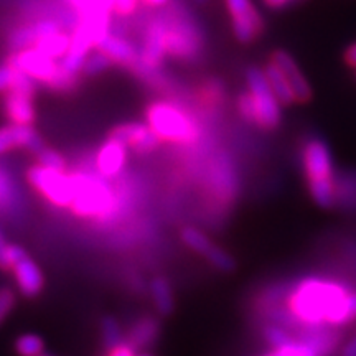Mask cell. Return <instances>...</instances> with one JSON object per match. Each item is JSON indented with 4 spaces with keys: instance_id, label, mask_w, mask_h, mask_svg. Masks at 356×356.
Instances as JSON below:
<instances>
[{
    "instance_id": "cell-1",
    "label": "cell",
    "mask_w": 356,
    "mask_h": 356,
    "mask_svg": "<svg viewBox=\"0 0 356 356\" xmlns=\"http://www.w3.org/2000/svg\"><path fill=\"white\" fill-rule=\"evenodd\" d=\"M289 307L293 317L310 327L346 325L356 320V292L335 280L310 277L293 289Z\"/></svg>"
},
{
    "instance_id": "cell-2",
    "label": "cell",
    "mask_w": 356,
    "mask_h": 356,
    "mask_svg": "<svg viewBox=\"0 0 356 356\" xmlns=\"http://www.w3.org/2000/svg\"><path fill=\"white\" fill-rule=\"evenodd\" d=\"M304 165L307 178L310 184V193L315 203L328 208L335 198V185H333L332 157L328 147L322 140H310L304 150Z\"/></svg>"
},
{
    "instance_id": "cell-3",
    "label": "cell",
    "mask_w": 356,
    "mask_h": 356,
    "mask_svg": "<svg viewBox=\"0 0 356 356\" xmlns=\"http://www.w3.org/2000/svg\"><path fill=\"white\" fill-rule=\"evenodd\" d=\"M71 208L76 215L106 218L113 211L114 197L102 181L89 175H74Z\"/></svg>"
},
{
    "instance_id": "cell-4",
    "label": "cell",
    "mask_w": 356,
    "mask_h": 356,
    "mask_svg": "<svg viewBox=\"0 0 356 356\" xmlns=\"http://www.w3.org/2000/svg\"><path fill=\"white\" fill-rule=\"evenodd\" d=\"M248 91L251 92L256 109V124L264 129H274L280 124V102L275 97L264 70H248Z\"/></svg>"
},
{
    "instance_id": "cell-5",
    "label": "cell",
    "mask_w": 356,
    "mask_h": 356,
    "mask_svg": "<svg viewBox=\"0 0 356 356\" xmlns=\"http://www.w3.org/2000/svg\"><path fill=\"white\" fill-rule=\"evenodd\" d=\"M149 126L160 139L173 142H193L197 137L193 124L180 111L165 102H159L149 109Z\"/></svg>"
},
{
    "instance_id": "cell-6",
    "label": "cell",
    "mask_w": 356,
    "mask_h": 356,
    "mask_svg": "<svg viewBox=\"0 0 356 356\" xmlns=\"http://www.w3.org/2000/svg\"><path fill=\"white\" fill-rule=\"evenodd\" d=\"M29 181L48 202L56 207H71L73 202V180L60 170H51L38 165L29 170Z\"/></svg>"
},
{
    "instance_id": "cell-7",
    "label": "cell",
    "mask_w": 356,
    "mask_h": 356,
    "mask_svg": "<svg viewBox=\"0 0 356 356\" xmlns=\"http://www.w3.org/2000/svg\"><path fill=\"white\" fill-rule=\"evenodd\" d=\"M226 6L233 17L236 38L241 43H251L264 26L259 12L252 6L251 0H226Z\"/></svg>"
},
{
    "instance_id": "cell-8",
    "label": "cell",
    "mask_w": 356,
    "mask_h": 356,
    "mask_svg": "<svg viewBox=\"0 0 356 356\" xmlns=\"http://www.w3.org/2000/svg\"><path fill=\"white\" fill-rule=\"evenodd\" d=\"M10 66L24 71V73L32 76L35 81H42L50 84L51 78L55 76L58 65L53 61V58L44 55L37 48H26L17 53L10 60Z\"/></svg>"
},
{
    "instance_id": "cell-9",
    "label": "cell",
    "mask_w": 356,
    "mask_h": 356,
    "mask_svg": "<svg viewBox=\"0 0 356 356\" xmlns=\"http://www.w3.org/2000/svg\"><path fill=\"white\" fill-rule=\"evenodd\" d=\"M181 239H184L185 244L197 251L198 254H202L204 259L213 267H216L218 270H222V273H229V270L234 269V261L228 252L222 251L221 248H218L216 244H213L210 239L207 238V234H203L202 231L197 228H185L181 231Z\"/></svg>"
},
{
    "instance_id": "cell-10",
    "label": "cell",
    "mask_w": 356,
    "mask_h": 356,
    "mask_svg": "<svg viewBox=\"0 0 356 356\" xmlns=\"http://www.w3.org/2000/svg\"><path fill=\"white\" fill-rule=\"evenodd\" d=\"M111 139L121 142L140 154L152 152L160 144V137L154 132V129L139 122L122 124V126L115 127L111 134Z\"/></svg>"
},
{
    "instance_id": "cell-11",
    "label": "cell",
    "mask_w": 356,
    "mask_h": 356,
    "mask_svg": "<svg viewBox=\"0 0 356 356\" xmlns=\"http://www.w3.org/2000/svg\"><path fill=\"white\" fill-rule=\"evenodd\" d=\"M17 147H25V149L38 154L43 149V142L35 132V129L26 124L12 122L8 126L0 127V154H6Z\"/></svg>"
},
{
    "instance_id": "cell-12",
    "label": "cell",
    "mask_w": 356,
    "mask_h": 356,
    "mask_svg": "<svg viewBox=\"0 0 356 356\" xmlns=\"http://www.w3.org/2000/svg\"><path fill=\"white\" fill-rule=\"evenodd\" d=\"M270 61H273L275 66H279L280 71L286 74L287 81L292 88V92H293V97H296V101L297 102L310 101L312 88H310V84L307 83L304 74L300 73V70H299V66H297L296 60H293V58L289 55L287 51L277 50V51L273 53V58H270Z\"/></svg>"
},
{
    "instance_id": "cell-13",
    "label": "cell",
    "mask_w": 356,
    "mask_h": 356,
    "mask_svg": "<svg viewBox=\"0 0 356 356\" xmlns=\"http://www.w3.org/2000/svg\"><path fill=\"white\" fill-rule=\"evenodd\" d=\"M13 275H15L17 286L25 297H35L42 292L43 289V274L40 267L30 259L29 256L17 262L12 267Z\"/></svg>"
},
{
    "instance_id": "cell-14",
    "label": "cell",
    "mask_w": 356,
    "mask_h": 356,
    "mask_svg": "<svg viewBox=\"0 0 356 356\" xmlns=\"http://www.w3.org/2000/svg\"><path fill=\"white\" fill-rule=\"evenodd\" d=\"M127 147L121 142L109 139L104 145L101 147L99 154H97L96 165L101 175L114 177L122 170L124 163H126Z\"/></svg>"
},
{
    "instance_id": "cell-15",
    "label": "cell",
    "mask_w": 356,
    "mask_h": 356,
    "mask_svg": "<svg viewBox=\"0 0 356 356\" xmlns=\"http://www.w3.org/2000/svg\"><path fill=\"white\" fill-rule=\"evenodd\" d=\"M6 114L13 124L32 126V122L35 121V108L32 104V97L8 91L6 97Z\"/></svg>"
},
{
    "instance_id": "cell-16",
    "label": "cell",
    "mask_w": 356,
    "mask_h": 356,
    "mask_svg": "<svg viewBox=\"0 0 356 356\" xmlns=\"http://www.w3.org/2000/svg\"><path fill=\"white\" fill-rule=\"evenodd\" d=\"M97 50L104 51L111 60L121 65H131L136 60V50L126 40H121L113 35H102L96 42Z\"/></svg>"
},
{
    "instance_id": "cell-17",
    "label": "cell",
    "mask_w": 356,
    "mask_h": 356,
    "mask_svg": "<svg viewBox=\"0 0 356 356\" xmlns=\"http://www.w3.org/2000/svg\"><path fill=\"white\" fill-rule=\"evenodd\" d=\"M167 51V33L160 26H154L147 33V43L144 48L142 60L147 66H157L162 60L163 53Z\"/></svg>"
},
{
    "instance_id": "cell-18",
    "label": "cell",
    "mask_w": 356,
    "mask_h": 356,
    "mask_svg": "<svg viewBox=\"0 0 356 356\" xmlns=\"http://www.w3.org/2000/svg\"><path fill=\"white\" fill-rule=\"evenodd\" d=\"M264 73L267 76V81H269L270 88H273L274 95L279 99L280 104H282V106L292 104V102L296 101V97H293L292 88L287 81L286 74L280 71L279 66H275L273 61H270V63L264 68Z\"/></svg>"
},
{
    "instance_id": "cell-19",
    "label": "cell",
    "mask_w": 356,
    "mask_h": 356,
    "mask_svg": "<svg viewBox=\"0 0 356 356\" xmlns=\"http://www.w3.org/2000/svg\"><path fill=\"white\" fill-rule=\"evenodd\" d=\"M327 343L310 338V340H292L291 343L284 345L282 348L275 350L277 356H322Z\"/></svg>"
},
{
    "instance_id": "cell-20",
    "label": "cell",
    "mask_w": 356,
    "mask_h": 356,
    "mask_svg": "<svg viewBox=\"0 0 356 356\" xmlns=\"http://www.w3.org/2000/svg\"><path fill=\"white\" fill-rule=\"evenodd\" d=\"M150 296L155 304V309L160 315H170L173 312V296L170 284L163 277H154L150 282Z\"/></svg>"
},
{
    "instance_id": "cell-21",
    "label": "cell",
    "mask_w": 356,
    "mask_h": 356,
    "mask_svg": "<svg viewBox=\"0 0 356 356\" xmlns=\"http://www.w3.org/2000/svg\"><path fill=\"white\" fill-rule=\"evenodd\" d=\"M70 44H71V38L66 37V35H63L61 32H58L55 35H51V37L40 40V42L35 44V48L50 58H58L68 53Z\"/></svg>"
},
{
    "instance_id": "cell-22",
    "label": "cell",
    "mask_w": 356,
    "mask_h": 356,
    "mask_svg": "<svg viewBox=\"0 0 356 356\" xmlns=\"http://www.w3.org/2000/svg\"><path fill=\"white\" fill-rule=\"evenodd\" d=\"M24 257H26L25 249L17 244H8L6 236L0 231V269H12Z\"/></svg>"
},
{
    "instance_id": "cell-23",
    "label": "cell",
    "mask_w": 356,
    "mask_h": 356,
    "mask_svg": "<svg viewBox=\"0 0 356 356\" xmlns=\"http://www.w3.org/2000/svg\"><path fill=\"white\" fill-rule=\"evenodd\" d=\"M43 348V340L33 333H25L15 341V350L20 356H42Z\"/></svg>"
},
{
    "instance_id": "cell-24",
    "label": "cell",
    "mask_w": 356,
    "mask_h": 356,
    "mask_svg": "<svg viewBox=\"0 0 356 356\" xmlns=\"http://www.w3.org/2000/svg\"><path fill=\"white\" fill-rule=\"evenodd\" d=\"M38 42V35H37V29L33 26H24V29L15 30L10 37V48L13 51H22L26 50V48L35 47Z\"/></svg>"
},
{
    "instance_id": "cell-25",
    "label": "cell",
    "mask_w": 356,
    "mask_h": 356,
    "mask_svg": "<svg viewBox=\"0 0 356 356\" xmlns=\"http://www.w3.org/2000/svg\"><path fill=\"white\" fill-rule=\"evenodd\" d=\"M111 63H113V60H111L104 51L97 50L95 53H91V55H88L83 66V73L88 74V76H96V74L108 70Z\"/></svg>"
},
{
    "instance_id": "cell-26",
    "label": "cell",
    "mask_w": 356,
    "mask_h": 356,
    "mask_svg": "<svg viewBox=\"0 0 356 356\" xmlns=\"http://www.w3.org/2000/svg\"><path fill=\"white\" fill-rule=\"evenodd\" d=\"M102 340H104V345L108 348L113 350L114 346L121 345V327L115 322L113 317H106L102 320Z\"/></svg>"
},
{
    "instance_id": "cell-27",
    "label": "cell",
    "mask_w": 356,
    "mask_h": 356,
    "mask_svg": "<svg viewBox=\"0 0 356 356\" xmlns=\"http://www.w3.org/2000/svg\"><path fill=\"white\" fill-rule=\"evenodd\" d=\"M38 155V163L44 168H51V170H60L63 172L66 167V162L63 159V155L58 154L56 150L51 149H42Z\"/></svg>"
},
{
    "instance_id": "cell-28",
    "label": "cell",
    "mask_w": 356,
    "mask_h": 356,
    "mask_svg": "<svg viewBox=\"0 0 356 356\" xmlns=\"http://www.w3.org/2000/svg\"><path fill=\"white\" fill-rule=\"evenodd\" d=\"M13 92H19V95L33 97L35 95V79L29 74L24 73V71L15 68V79H13L12 89Z\"/></svg>"
},
{
    "instance_id": "cell-29",
    "label": "cell",
    "mask_w": 356,
    "mask_h": 356,
    "mask_svg": "<svg viewBox=\"0 0 356 356\" xmlns=\"http://www.w3.org/2000/svg\"><path fill=\"white\" fill-rule=\"evenodd\" d=\"M167 50L177 56H186L193 47L181 33H167Z\"/></svg>"
},
{
    "instance_id": "cell-30",
    "label": "cell",
    "mask_w": 356,
    "mask_h": 356,
    "mask_svg": "<svg viewBox=\"0 0 356 356\" xmlns=\"http://www.w3.org/2000/svg\"><path fill=\"white\" fill-rule=\"evenodd\" d=\"M264 338L267 340V343L273 345L275 350L282 348L284 345L291 343L292 341V338L289 337V333L279 327H267L264 332Z\"/></svg>"
},
{
    "instance_id": "cell-31",
    "label": "cell",
    "mask_w": 356,
    "mask_h": 356,
    "mask_svg": "<svg viewBox=\"0 0 356 356\" xmlns=\"http://www.w3.org/2000/svg\"><path fill=\"white\" fill-rule=\"evenodd\" d=\"M238 109L246 121H251V122L256 121L254 101H252V96L249 91H244L243 95L238 97Z\"/></svg>"
},
{
    "instance_id": "cell-32",
    "label": "cell",
    "mask_w": 356,
    "mask_h": 356,
    "mask_svg": "<svg viewBox=\"0 0 356 356\" xmlns=\"http://www.w3.org/2000/svg\"><path fill=\"white\" fill-rule=\"evenodd\" d=\"M13 305H15V296H13V292L10 289H2L0 291V323L10 314Z\"/></svg>"
},
{
    "instance_id": "cell-33",
    "label": "cell",
    "mask_w": 356,
    "mask_h": 356,
    "mask_svg": "<svg viewBox=\"0 0 356 356\" xmlns=\"http://www.w3.org/2000/svg\"><path fill=\"white\" fill-rule=\"evenodd\" d=\"M134 335H136L139 345H145L147 340L154 338L155 335V323L150 322V320H145V322H140L137 325V328L134 330Z\"/></svg>"
},
{
    "instance_id": "cell-34",
    "label": "cell",
    "mask_w": 356,
    "mask_h": 356,
    "mask_svg": "<svg viewBox=\"0 0 356 356\" xmlns=\"http://www.w3.org/2000/svg\"><path fill=\"white\" fill-rule=\"evenodd\" d=\"M13 79H15V68L10 65L0 68V92L10 91Z\"/></svg>"
},
{
    "instance_id": "cell-35",
    "label": "cell",
    "mask_w": 356,
    "mask_h": 356,
    "mask_svg": "<svg viewBox=\"0 0 356 356\" xmlns=\"http://www.w3.org/2000/svg\"><path fill=\"white\" fill-rule=\"evenodd\" d=\"M12 197V188H10V181H8L7 177H3L0 173V204H8L10 203Z\"/></svg>"
},
{
    "instance_id": "cell-36",
    "label": "cell",
    "mask_w": 356,
    "mask_h": 356,
    "mask_svg": "<svg viewBox=\"0 0 356 356\" xmlns=\"http://www.w3.org/2000/svg\"><path fill=\"white\" fill-rule=\"evenodd\" d=\"M109 356H136V355H134V348H132V345H129V343H121V345L114 346V348L111 350Z\"/></svg>"
},
{
    "instance_id": "cell-37",
    "label": "cell",
    "mask_w": 356,
    "mask_h": 356,
    "mask_svg": "<svg viewBox=\"0 0 356 356\" xmlns=\"http://www.w3.org/2000/svg\"><path fill=\"white\" fill-rule=\"evenodd\" d=\"M136 6V0H115V7L121 13H129Z\"/></svg>"
},
{
    "instance_id": "cell-38",
    "label": "cell",
    "mask_w": 356,
    "mask_h": 356,
    "mask_svg": "<svg viewBox=\"0 0 356 356\" xmlns=\"http://www.w3.org/2000/svg\"><path fill=\"white\" fill-rule=\"evenodd\" d=\"M345 61L348 63L350 66H355L356 68V43L351 44V47L346 50L345 53Z\"/></svg>"
},
{
    "instance_id": "cell-39",
    "label": "cell",
    "mask_w": 356,
    "mask_h": 356,
    "mask_svg": "<svg viewBox=\"0 0 356 356\" xmlns=\"http://www.w3.org/2000/svg\"><path fill=\"white\" fill-rule=\"evenodd\" d=\"M264 2L273 8H282V7L289 6L291 2H293V0H264Z\"/></svg>"
},
{
    "instance_id": "cell-40",
    "label": "cell",
    "mask_w": 356,
    "mask_h": 356,
    "mask_svg": "<svg viewBox=\"0 0 356 356\" xmlns=\"http://www.w3.org/2000/svg\"><path fill=\"white\" fill-rule=\"evenodd\" d=\"M343 356H356V338H353V340L345 346Z\"/></svg>"
},
{
    "instance_id": "cell-41",
    "label": "cell",
    "mask_w": 356,
    "mask_h": 356,
    "mask_svg": "<svg viewBox=\"0 0 356 356\" xmlns=\"http://www.w3.org/2000/svg\"><path fill=\"white\" fill-rule=\"evenodd\" d=\"M149 3H152V6H163V3L167 2V0H147Z\"/></svg>"
},
{
    "instance_id": "cell-42",
    "label": "cell",
    "mask_w": 356,
    "mask_h": 356,
    "mask_svg": "<svg viewBox=\"0 0 356 356\" xmlns=\"http://www.w3.org/2000/svg\"><path fill=\"white\" fill-rule=\"evenodd\" d=\"M197 2L198 3H204V2H207V0H197Z\"/></svg>"
},
{
    "instance_id": "cell-43",
    "label": "cell",
    "mask_w": 356,
    "mask_h": 356,
    "mask_svg": "<svg viewBox=\"0 0 356 356\" xmlns=\"http://www.w3.org/2000/svg\"><path fill=\"white\" fill-rule=\"evenodd\" d=\"M137 356H152V355H147V353H144V355H137Z\"/></svg>"
},
{
    "instance_id": "cell-44",
    "label": "cell",
    "mask_w": 356,
    "mask_h": 356,
    "mask_svg": "<svg viewBox=\"0 0 356 356\" xmlns=\"http://www.w3.org/2000/svg\"><path fill=\"white\" fill-rule=\"evenodd\" d=\"M269 356H277V355H275V353H274V355H269Z\"/></svg>"
},
{
    "instance_id": "cell-45",
    "label": "cell",
    "mask_w": 356,
    "mask_h": 356,
    "mask_svg": "<svg viewBox=\"0 0 356 356\" xmlns=\"http://www.w3.org/2000/svg\"><path fill=\"white\" fill-rule=\"evenodd\" d=\"M42 356H47V355H42Z\"/></svg>"
}]
</instances>
